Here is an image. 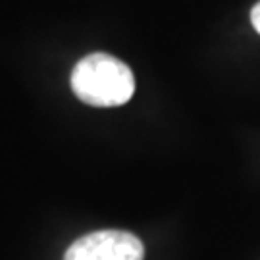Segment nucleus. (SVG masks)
Here are the masks:
<instances>
[{
	"mask_svg": "<svg viewBox=\"0 0 260 260\" xmlns=\"http://www.w3.org/2000/svg\"><path fill=\"white\" fill-rule=\"evenodd\" d=\"M145 247L137 235L121 230H103L79 237L64 254V260H143Z\"/></svg>",
	"mask_w": 260,
	"mask_h": 260,
	"instance_id": "nucleus-2",
	"label": "nucleus"
},
{
	"mask_svg": "<svg viewBox=\"0 0 260 260\" xmlns=\"http://www.w3.org/2000/svg\"><path fill=\"white\" fill-rule=\"evenodd\" d=\"M72 91L81 103L99 108L121 106L135 93L129 66L108 52L83 56L72 70Z\"/></svg>",
	"mask_w": 260,
	"mask_h": 260,
	"instance_id": "nucleus-1",
	"label": "nucleus"
},
{
	"mask_svg": "<svg viewBox=\"0 0 260 260\" xmlns=\"http://www.w3.org/2000/svg\"><path fill=\"white\" fill-rule=\"evenodd\" d=\"M251 23H252V27H254L260 33V2L252 6V10H251Z\"/></svg>",
	"mask_w": 260,
	"mask_h": 260,
	"instance_id": "nucleus-3",
	"label": "nucleus"
}]
</instances>
